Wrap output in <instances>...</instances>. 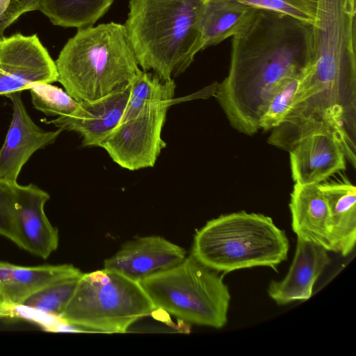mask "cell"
I'll return each instance as SVG.
<instances>
[{
	"label": "cell",
	"instance_id": "cell-1",
	"mask_svg": "<svg viewBox=\"0 0 356 356\" xmlns=\"http://www.w3.org/2000/svg\"><path fill=\"white\" fill-rule=\"evenodd\" d=\"M311 25L291 16L258 10L249 25L232 39L228 75L214 97L231 126L252 136L276 86L301 77L309 60Z\"/></svg>",
	"mask_w": 356,
	"mask_h": 356
},
{
	"label": "cell",
	"instance_id": "cell-2",
	"mask_svg": "<svg viewBox=\"0 0 356 356\" xmlns=\"http://www.w3.org/2000/svg\"><path fill=\"white\" fill-rule=\"evenodd\" d=\"M205 0H130L124 24L138 64L163 80L182 74L202 49Z\"/></svg>",
	"mask_w": 356,
	"mask_h": 356
},
{
	"label": "cell",
	"instance_id": "cell-3",
	"mask_svg": "<svg viewBox=\"0 0 356 356\" xmlns=\"http://www.w3.org/2000/svg\"><path fill=\"white\" fill-rule=\"evenodd\" d=\"M55 63L58 81L79 102L127 87L141 70L124 24L113 22L78 29Z\"/></svg>",
	"mask_w": 356,
	"mask_h": 356
},
{
	"label": "cell",
	"instance_id": "cell-4",
	"mask_svg": "<svg viewBox=\"0 0 356 356\" xmlns=\"http://www.w3.org/2000/svg\"><path fill=\"white\" fill-rule=\"evenodd\" d=\"M289 242L273 219L245 211L221 215L197 230L191 254L224 273L257 266L276 270L287 258Z\"/></svg>",
	"mask_w": 356,
	"mask_h": 356
},
{
	"label": "cell",
	"instance_id": "cell-5",
	"mask_svg": "<svg viewBox=\"0 0 356 356\" xmlns=\"http://www.w3.org/2000/svg\"><path fill=\"white\" fill-rule=\"evenodd\" d=\"M156 311L139 282L103 268L83 274L60 319L86 331L124 333Z\"/></svg>",
	"mask_w": 356,
	"mask_h": 356
},
{
	"label": "cell",
	"instance_id": "cell-6",
	"mask_svg": "<svg viewBox=\"0 0 356 356\" xmlns=\"http://www.w3.org/2000/svg\"><path fill=\"white\" fill-rule=\"evenodd\" d=\"M140 284L157 311L214 328L222 327L227 321L231 296L223 275L191 254Z\"/></svg>",
	"mask_w": 356,
	"mask_h": 356
},
{
	"label": "cell",
	"instance_id": "cell-7",
	"mask_svg": "<svg viewBox=\"0 0 356 356\" xmlns=\"http://www.w3.org/2000/svg\"><path fill=\"white\" fill-rule=\"evenodd\" d=\"M49 198L33 184L0 180V236L32 255L49 257L59 243L58 229L44 211Z\"/></svg>",
	"mask_w": 356,
	"mask_h": 356
},
{
	"label": "cell",
	"instance_id": "cell-8",
	"mask_svg": "<svg viewBox=\"0 0 356 356\" xmlns=\"http://www.w3.org/2000/svg\"><path fill=\"white\" fill-rule=\"evenodd\" d=\"M170 106H149L136 117L120 121L100 147L115 163L129 170L153 167L166 146L161 132Z\"/></svg>",
	"mask_w": 356,
	"mask_h": 356
},
{
	"label": "cell",
	"instance_id": "cell-9",
	"mask_svg": "<svg viewBox=\"0 0 356 356\" xmlns=\"http://www.w3.org/2000/svg\"><path fill=\"white\" fill-rule=\"evenodd\" d=\"M55 61L36 34L0 38V95L28 90L35 83L58 81Z\"/></svg>",
	"mask_w": 356,
	"mask_h": 356
},
{
	"label": "cell",
	"instance_id": "cell-10",
	"mask_svg": "<svg viewBox=\"0 0 356 356\" xmlns=\"http://www.w3.org/2000/svg\"><path fill=\"white\" fill-rule=\"evenodd\" d=\"M186 254L184 248L162 236H141L122 244L104 260V268L140 283L176 266Z\"/></svg>",
	"mask_w": 356,
	"mask_h": 356
},
{
	"label": "cell",
	"instance_id": "cell-11",
	"mask_svg": "<svg viewBox=\"0 0 356 356\" xmlns=\"http://www.w3.org/2000/svg\"><path fill=\"white\" fill-rule=\"evenodd\" d=\"M17 91L7 95L12 103L13 118L4 143L0 149V180L17 182L19 174L37 150L53 143L61 129L46 131L38 126L29 115Z\"/></svg>",
	"mask_w": 356,
	"mask_h": 356
},
{
	"label": "cell",
	"instance_id": "cell-12",
	"mask_svg": "<svg viewBox=\"0 0 356 356\" xmlns=\"http://www.w3.org/2000/svg\"><path fill=\"white\" fill-rule=\"evenodd\" d=\"M130 85L102 98L79 102L72 114L47 122L63 131H72L82 137V146L101 145L120 122L127 106Z\"/></svg>",
	"mask_w": 356,
	"mask_h": 356
},
{
	"label": "cell",
	"instance_id": "cell-13",
	"mask_svg": "<svg viewBox=\"0 0 356 356\" xmlns=\"http://www.w3.org/2000/svg\"><path fill=\"white\" fill-rule=\"evenodd\" d=\"M289 152L296 184H319L346 168L347 161L339 143L328 134L305 137Z\"/></svg>",
	"mask_w": 356,
	"mask_h": 356
},
{
	"label": "cell",
	"instance_id": "cell-14",
	"mask_svg": "<svg viewBox=\"0 0 356 356\" xmlns=\"http://www.w3.org/2000/svg\"><path fill=\"white\" fill-rule=\"evenodd\" d=\"M81 273L67 264L24 266L0 261V318H12L14 310L35 291Z\"/></svg>",
	"mask_w": 356,
	"mask_h": 356
},
{
	"label": "cell",
	"instance_id": "cell-15",
	"mask_svg": "<svg viewBox=\"0 0 356 356\" xmlns=\"http://www.w3.org/2000/svg\"><path fill=\"white\" fill-rule=\"evenodd\" d=\"M327 252L320 245L297 238L296 252L289 270L283 280L270 283L269 296L278 305L309 299L315 282L330 264Z\"/></svg>",
	"mask_w": 356,
	"mask_h": 356
},
{
	"label": "cell",
	"instance_id": "cell-16",
	"mask_svg": "<svg viewBox=\"0 0 356 356\" xmlns=\"http://www.w3.org/2000/svg\"><path fill=\"white\" fill-rule=\"evenodd\" d=\"M289 209L292 229L297 238L332 251L329 209L318 184L295 183L291 193Z\"/></svg>",
	"mask_w": 356,
	"mask_h": 356
},
{
	"label": "cell",
	"instance_id": "cell-17",
	"mask_svg": "<svg viewBox=\"0 0 356 356\" xmlns=\"http://www.w3.org/2000/svg\"><path fill=\"white\" fill-rule=\"evenodd\" d=\"M318 186L329 209L332 251L347 256L356 242V187L346 179Z\"/></svg>",
	"mask_w": 356,
	"mask_h": 356
},
{
	"label": "cell",
	"instance_id": "cell-18",
	"mask_svg": "<svg viewBox=\"0 0 356 356\" xmlns=\"http://www.w3.org/2000/svg\"><path fill=\"white\" fill-rule=\"evenodd\" d=\"M257 10L236 0H205L202 22V49L242 31Z\"/></svg>",
	"mask_w": 356,
	"mask_h": 356
},
{
	"label": "cell",
	"instance_id": "cell-19",
	"mask_svg": "<svg viewBox=\"0 0 356 356\" xmlns=\"http://www.w3.org/2000/svg\"><path fill=\"white\" fill-rule=\"evenodd\" d=\"M113 0H41L39 10L56 25L77 29L92 26Z\"/></svg>",
	"mask_w": 356,
	"mask_h": 356
},
{
	"label": "cell",
	"instance_id": "cell-20",
	"mask_svg": "<svg viewBox=\"0 0 356 356\" xmlns=\"http://www.w3.org/2000/svg\"><path fill=\"white\" fill-rule=\"evenodd\" d=\"M176 84L154 73L140 70L130 84L129 99L121 121L136 117L145 108L172 102Z\"/></svg>",
	"mask_w": 356,
	"mask_h": 356
},
{
	"label": "cell",
	"instance_id": "cell-21",
	"mask_svg": "<svg viewBox=\"0 0 356 356\" xmlns=\"http://www.w3.org/2000/svg\"><path fill=\"white\" fill-rule=\"evenodd\" d=\"M83 274L67 277L45 286L26 298L18 307L60 319Z\"/></svg>",
	"mask_w": 356,
	"mask_h": 356
},
{
	"label": "cell",
	"instance_id": "cell-22",
	"mask_svg": "<svg viewBox=\"0 0 356 356\" xmlns=\"http://www.w3.org/2000/svg\"><path fill=\"white\" fill-rule=\"evenodd\" d=\"M28 90L34 108L48 116L69 115L79 104L65 90L51 83H35Z\"/></svg>",
	"mask_w": 356,
	"mask_h": 356
},
{
	"label": "cell",
	"instance_id": "cell-23",
	"mask_svg": "<svg viewBox=\"0 0 356 356\" xmlns=\"http://www.w3.org/2000/svg\"><path fill=\"white\" fill-rule=\"evenodd\" d=\"M300 77L283 79L272 92L260 120V129L272 130L284 120L293 101Z\"/></svg>",
	"mask_w": 356,
	"mask_h": 356
},
{
	"label": "cell",
	"instance_id": "cell-24",
	"mask_svg": "<svg viewBox=\"0 0 356 356\" xmlns=\"http://www.w3.org/2000/svg\"><path fill=\"white\" fill-rule=\"evenodd\" d=\"M257 10H268L291 16L312 24L318 0H236Z\"/></svg>",
	"mask_w": 356,
	"mask_h": 356
},
{
	"label": "cell",
	"instance_id": "cell-25",
	"mask_svg": "<svg viewBox=\"0 0 356 356\" xmlns=\"http://www.w3.org/2000/svg\"><path fill=\"white\" fill-rule=\"evenodd\" d=\"M41 0H0V38L23 14L39 10Z\"/></svg>",
	"mask_w": 356,
	"mask_h": 356
}]
</instances>
